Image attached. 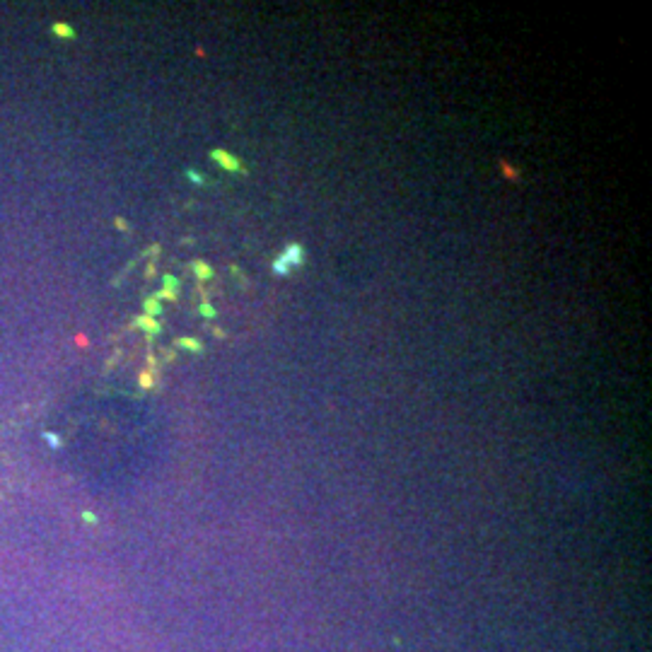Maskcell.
Wrapping results in <instances>:
<instances>
[{
    "mask_svg": "<svg viewBox=\"0 0 652 652\" xmlns=\"http://www.w3.org/2000/svg\"><path fill=\"white\" fill-rule=\"evenodd\" d=\"M302 261H305V249H302L297 242L287 244L285 252L273 261V273H276V276H287L292 268H299Z\"/></svg>",
    "mask_w": 652,
    "mask_h": 652,
    "instance_id": "1",
    "label": "cell"
},
{
    "mask_svg": "<svg viewBox=\"0 0 652 652\" xmlns=\"http://www.w3.org/2000/svg\"><path fill=\"white\" fill-rule=\"evenodd\" d=\"M210 160H215L218 165L225 169V172H244L242 162L237 160L234 155H230L227 150H222V147H215L213 153H210Z\"/></svg>",
    "mask_w": 652,
    "mask_h": 652,
    "instance_id": "2",
    "label": "cell"
},
{
    "mask_svg": "<svg viewBox=\"0 0 652 652\" xmlns=\"http://www.w3.org/2000/svg\"><path fill=\"white\" fill-rule=\"evenodd\" d=\"M133 326H135V329H143V331L147 333L150 338H153V336H157V333L162 331L160 321L153 319V317H145V314H143V317H135V319H133Z\"/></svg>",
    "mask_w": 652,
    "mask_h": 652,
    "instance_id": "3",
    "label": "cell"
},
{
    "mask_svg": "<svg viewBox=\"0 0 652 652\" xmlns=\"http://www.w3.org/2000/svg\"><path fill=\"white\" fill-rule=\"evenodd\" d=\"M143 310H145V317H160L162 314V302L155 297V295H150L147 299H143Z\"/></svg>",
    "mask_w": 652,
    "mask_h": 652,
    "instance_id": "4",
    "label": "cell"
},
{
    "mask_svg": "<svg viewBox=\"0 0 652 652\" xmlns=\"http://www.w3.org/2000/svg\"><path fill=\"white\" fill-rule=\"evenodd\" d=\"M191 268H193V273L198 276V280H210V278L215 276V271H213V268H210L206 261H193V264H191Z\"/></svg>",
    "mask_w": 652,
    "mask_h": 652,
    "instance_id": "5",
    "label": "cell"
},
{
    "mask_svg": "<svg viewBox=\"0 0 652 652\" xmlns=\"http://www.w3.org/2000/svg\"><path fill=\"white\" fill-rule=\"evenodd\" d=\"M179 348H186L191 353H203V343L198 338H191V336H184V338H177Z\"/></svg>",
    "mask_w": 652,
    "mask_h": 652,
    "instance_id": "6",
    "label": "cell"
},
{
    "mask_svg": "<svg viewBox=\"0 0 652 652\" xmlns=\"http://www.w3.org/2000/svg\"><path fill=\"white\" fill-rule=\"evenodd\" d=\"M51 29H54V34L56 36H61V39H75V29H73L70 24H66V22H56Z\"/></svg>",
    "mask_w": 652,
    "mask_h": 652,
    "instance_id": "7",
    "label": "cell"
},
{
    "mask_svg": "<svg viewBox=\"0 0 652 652\" xmlns=\"http://www.w3.org/2000/svg\"><path fill=\"white\" fill-rule=\"evenodd\" d=\"M198 312H200V317H206V319H215V317H218V310H215L210 302H200Z\"/></svg>",
    "mask_w": 652,
    "mask_h": 652,
    "instance_id": "8",
    "label": "cell"
},
{
    "mask_svg": "<svg viewBox=\"0 0 652 652\" xmlns=\"http://www.w3.org/2000/svg\"><path fill=\"white\" fill-rule=\"evenodd\" d=\"M162 285H165V290H169V292H177L179 290V278H174V276H162Z\"/></svg>",
    "mask_w": 652,
    "mask_h": 652,
    "instance_id": "9",
    "label": "cell"
},
{
    "mask_svg": "<svg viewBox=\"0 0 652 652\" xmlns=\"http://www.w3.org/2000/svg\"><path fill=\"white\" fill-rule=\"evenodd\" d=\"M186 177H188V181H193V184H203V181H206L203 174L196 172V169H186Z\"/></svg>",
    "mask_w": 652,
    "mask_h": 652,
    "instance_id": "10",
    "label": "cell"
},
{
    "mask_svg": "<svg viewBox=\"0 0 652 652\" xmlns=\"http://www.w3.org/2000/svg\"><path fill=\"white\" fill-rule=\"evenodd\" d=\"M157 299H177V292H169V290H160L155 295Z\"/></svg>",
    "mask_w": 652,
    "mask_h": 652,
    "instance_id": "11",
    "label": "cell"
},
{
    "mask_svg": "<svg viewBox=\"0 0 652 652\" xmlns=\"http://www.w3.org/2000/svg\"><path fill=\"white\" fill-rule=\"evenodd\" d=\"M140 384H143V387H153V379H150V372H143V375H140Z\"/></svg>",
    "mask_w": 652,
    "mask_h": 652,
    "instance_id": "12",
    "label": "cell"
},
{
    "mask_svg": "<svg viewBox=\"0 0 652 652\" xmlns=\"http://www.w3.org/2000/svg\"><path fill=\"white\" fill-rule=\"evenodd\" d=\"M116 227H119V230H126V222H123L121 218H119V220H116Z\"/></svg>",
    "mask_w": 652,
    "mask_h": 652,
    "instance_id": "13",
    "label": "cell"
}]
</instances>
